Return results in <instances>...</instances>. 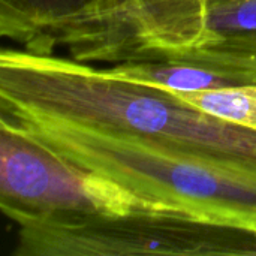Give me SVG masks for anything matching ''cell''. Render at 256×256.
I'll list each match as a JSON object with an SVG mask.
<instances>
[{
	"label": "cell",
	"mask_w": 256,
	"mask_h": 256,
	"mask_svg": "<svg viewBox=\"0 0 256 256\" xmlns=\"http://www.w3.org/2000/svg\"><path fill=\"white\" fill-rule=\"evenodd\" d=\"M0 114L126 135L256 176V130L214 117L171 90L74 58L4 48Z\"/></svg>",
	"instance_id": "cell-1"
},
{
	"label": "cell",
	"mask_w": 256,
	"mask_h": 256,
	"mask_svg": "<svg viewBox=\"0 0 256 256\" xmlns=\"http://www.w3.org/2000/svg\"><path fill=\"white\" fill-rule=\"evenodd\" d=\"M70 162L153 202L256 230V176L141 140L24 116H4Z\"/></svg>",
	"instance_id": "cell-2"
},
{
	"label": "cell",
	"mask_w": 256,
	"mask_h": 256,
	"mask_svg": "<svg viewBox=\"0 0 256 256\" xmlns=\"http://www.w3.org/2000/svg\"><path fill=\"white\" fill-rule=\"evenodd\" d=\"M15 256L256 255V230L166 206L18 225Z\"/></svg>",
	"instance_id": "cell-3"
},
{
	"label": "cell",
	"mask_w": 256,
	"mask_h": 256,
	"mask_svg": "<svg viewBox=\"0 0 256 256\" xmlns=\"http://www.w3.org/2000/svg\"><path fill=\"white\" fill-rule=\"evenodd\" d=\"M158 206L0 117V208L16 225L56 214L128 213Z\"/></svg>",
	"instance_id": "cell-4"
},
{
	"label": "cell",
	"mask_w": 256,
	"mask_h": 256,
	"mask_svg": "<svg viewBox=\"0 0 256 256\" xmlns=\"http://www.w3.org/2000/svg\"><path fill=\"white\" fill-rule=\"evenodd\" d=\"M0 33L30 52L117 64L136 51L135 0H0Z\"/></svg>",
	"instance_id": "cell-5"
},
{
	"label": "cell",
	"mask_w": 256,
	"mask_h": 256,
	"mask_svg": "<svg viewBox=\"0 0 256 256\" xmlns=\"http://www.w3.org/2000/svg\"><path fill=\"white\" fill-rule=\"evenodd\" d=\"M165 57L256 68V0H178L171 21L134 62Z\"/></svg>",
	"instance_id": "cell-6"
},
{
	"label": "cell",
	"mask_w": 256,
	"mask_h": 256,
	"mask_svg": "<svg viewBox=\"0 0 256 256\" xmlns=\"http://www.w3.org/2000/svg\"><path fill=\"white\" fill-rule=\"evenodd\" d=\"M106 69L120 78L172 92H202L256 84L255 66L206 58L165 57L136 60L117 63Z\"/></svg>",
	"instance_id": "cell-7"
},
{
	"label": "cell",
	"mask_w": 256,
	"mask_h": 256,
	"mask_svg": "<svg viewBox=\"0 0 256 256\" xmlns=\"http://www.w3.org/2000/svg\"><path fill=\"white\" fill-rule=\"evenodd\" d=\"M174 93L214 117L256 130V84Z\"/></svg>",
	"instance_id": "cell-8"
}]
</instances>
